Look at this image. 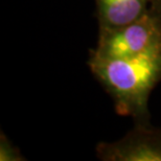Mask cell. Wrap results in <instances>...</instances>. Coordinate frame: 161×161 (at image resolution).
<instances>
[{"instance_id":"cell-1","label":"cell","mask_w":161,"mask_h":161,"mask_svg":"<svg viewBox=\"0 0 161 161\" xmlns=\"http://www.w3.org/2000/svg\"><path fill=\"white\" fill-rule=\"evenodd\" d=\"M88 65L118 114L132 117L134 125H151L149 99L161 80V45L117 57H101L90 51Z\"/></svg>"},{"instance_id":"cell-5","label":"cell","mask_w":161,"mask_h":161,"mask_svg":"<svg viewBox=\"0 0 161 161\" xmlns=\"http://www.w3.org/2000/svg\"><path fill=\"white\" fill-rule=\"evenodd\" d=\"M0 160L1 161H21L25 160L17 147H15L5 134L0 135Z\"/></svg>"},{"instance_id":"cell-2","label":"cell","mask_w":161,"mask_h":161,"mask_svg":"<svg viewBox=\"0 0 161 161\" xmlns=\"http://www.w3.org/2000/svg\"><path fill=\"white\" fill-rule=\"evenodd\" d=\"M161 45V18L150 9L142 17L124 26L98 30V40L91 53L117 57L147 51Z\"/></svg>"},{"instance_id":"cell-3","label":"cell","mask_w":161,"mask_h":161,"mask_svg":"<svg viewBox=\"0 0 161 161\" xmlns=\"http://www.w3.org/2000/svg\"><path fill=\"white\" fill-rule=\"evenodd\" d=\"M95 152L103 161H161V129L134 125L120 139L99 142Z\"/></svg>"},{"instance_id":"cell-6","label":"cell","mask_w":161,"mask_h":161,"mask_svg":"<svg viewBox=\"0 0 161 161\" xmlns=\"http://www.w3.org/2000/svg\"><path fill=\"white\" fill-rule=\"evenodd\" d=\"M151 8L154 9L161 18V0H151Z\"/></svg>"},{"instance_id":"cell-4","label":"cell","mask_w":161,"mask_h":161,"mask_svg":"<svg viewBox=\"0 0 161 161\" xmlns=\"http://www.w3.org/2000/svg\"><path fill=\"white\" fill-rule=\"evenodd\" d=\"M98 30H108L132 23L146 14L151 0H95Z\"/></svg>"}]
</instances>
